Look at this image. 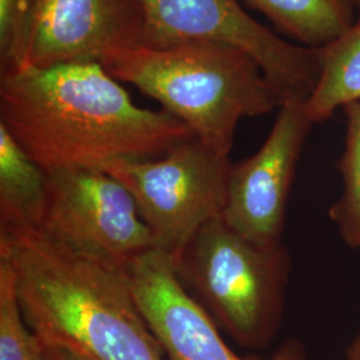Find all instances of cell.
Wrapping results in <instances>:
<instances>
[{
	"label": "cell",
	"mask_w": 360,
	"mask_h": 360,
	"mask_svg": "<svg viewBox=\"0 0 360 360\" xmlns=\"http://www.w3.org/2000/svg\"><path fill=\"white\" fill-rule=\"evenodd\" d=\"M0 123L47 174L159 158L193 138L166 110L138 107L95 62L0 74Z\"/></svg>",
	"instance_id": "1"
},
{
	"label": "cell",
	"mask_w": 360,
	"mask_h": 360,
	"mask_svg": "<svg viewBox=\"0 0 360 360\" xmlns=\"http://www.w3.org/2000/svg\"><path fill=\"white\" fill-rule=\"evenodd\" d=\"M0 260L11 269L27 324L44 345L90 360H168L126 271L77 254L27 221H0Z\"/></svg>",
	"instance_id": "2"
},
{
	"label": "cell",
	"mask_w": 360,
	"mask_h": 360,
	"mask_svg": "<svg viewBox=\"0 0 360 360\" xmlns=\"http://www.w3.org/2000/svg\"><path fill=\"white\" fill-rule=\"evenodd\" d=\"M176 116L193 136L229 156L240 119L264 115L282 102L247 52L215 40H187L165 49L138 46L101 63Z\"/></svg>",
	"instance_id": "3"
},
{
	"label": "cell",
	"mask_w": 360,
	"mask_h": 360,
	"mask_svg": "<svg viewBox=\"0 0 360 360\" xmlns=\"http://www.w3.org/2000/svg\"><path fill=\"white\" fill-rule=\"evenodd\" d=\"M174 267L190 295L238 343L260 348L270 342L291 269L282 243L257 245L219 215L193 235Z\"/></svg>",
	"instance_id": "4"
},
{
	"label": "cell",
	"mask_w": 360,
	"mask_h": 360,
	"mask_svg": "<svg viewBox=\"0 0 360 360\" xmlns=\"http://www.w3.org/2000/svg\"><path fill=\"white\" fill-rule=\"evenodd\" d=\"M231 165L193 136L163 156L116 160L103 169L132 195L154 250L174 262L202 226L221 215Z\"/></svg>",
	"instance_id": "5"
},
{
	"label": "cell",
	"mask_w": 360,
	"mask_h": 360,
	"mask_svg": "<svg viewBox=\"0 0 360 360\" xmlns=\"http://www.w3.org/2000/svg\"><path fill=\"white\" fill-rule=\"evenodd\" d=\"M143 44L165 49L187 40H215L251 55L282 104L307 99L321 75V49L285 41L242 8L239 0H143Z\"/></svg>",
	"instance_id": "6"
},
{
	"label": "cell",
	"mask_w": 360,
	"mask_h": 360,
	"mask_svg": "<svg viewBox=\"0 0 360 360\" xmlns=\"http://www.w3.org/2000/svg\"><path fill=\"white\" fill-rule=\"evenodd\" d=\"M37 226L52 240L120 270L154 250L132 195L104 169L50 172Z\"/></svg>",
	"instance_id": "7"
},
{
	"label": "cell",
	"mask_w": 360,
	"mask_h": 360,
	"mask_svg": "<svg viewBox=\"0 0 360 360\" xmlns=\"http://www.w3.org/2000/svg\"><path fill=\"white\" fill-rule=\"evenodd\" d=\"M306 101L284 102L257 154L230 167L221 215L235 231L257 245L281 243L296 165L314 124L304 108Z\"/></svg>",
	"instance_id": "8"
},
{
	"label": "cell",
	"mask_w": 360,
	"mask_h": 360,
	"mask_svg": "<svg viewBox=\"0 0 360 360\" xmlns=\"http://www.w3.org/2000/svg\"><path fill=\"white\" fill-rule=\"evenodd\" d=\"M144 32L143 0H39L26 65L102 63L142 46Z\"/></svg>",
	"instance_id": "9"
},
{
	"label": "cell",
	"mask_w": 360,
	"mask_h": 360,
	"mask_svg": "<svg viewBox=\"0 0 360 360\" xmlns=\"http://www.w3.org/2000/svg\"><path fill=\"white\" fill-rule=\"evenodd\" d=\"M143 316L168 360H257L235 354L219 333L218 324L180 283L174 262L153 250L126 270ZM302 360L294 346L271 359Z\"/></svg>",
	"instance_id": "10"
},
{
	"label": "cell",
	"mask_w": 360,
	"mask_h": 360,
	"mask_svg": "<svg viewBox=\"0 0 360 360\" xmlns=\"http://www.w3.org/2000/svg\"><path fill=\"white\" fill-rule=\"evenodd\" d=\"M287 37L307 49H323L355 23L352 0H245Z\"/></svg>",
	"instance_id": "11"
},
{
	"label": "cell",
	"mask_w": 360,
	"mask_h": 360,
	"mask_svg": "<svg viewBox=\"0 0 360 360\" xmlns=\"http://www.w3.org/2000/svg\"><path fill=\"white\" fill-rule=\"evenodd\" d=\"M360 101V18L331 44L321 49V75L304 108L312 123L336 108Z\"/></svg>",
	"instance_id": "12"
},
{
	"label": "cell",
	"mask_w": 360,
	"mask_h": 360,
	"mask_svg": "<svg viewBox=\"0 0 360 360\" xmlns=\"http://www.w3.org/2000/svg\"><path fill=\"white\" fill-rule=\"evenodd\" d=\"M49 174L0 123V221L38 224Z\"/></svg>",
	"instance_id": "13"
},
{
	"label": "cell",
	"mask_w": 360,
	"mask_h": 360,
	"mask_svg": "<svg viewBox=\"0 0 360 360\" xmlns=\"http://www.w3.org/2000/svg\"><path fill=\"white\" fill-rule=\"evenodd\" d=\"M347 116L346 151L340 169L343 193L331 208V218L339 227L345 242L360 247V101L345 107Z\"/></svg>",
	"instance_id": "14"
},
{
	"label": "cell",
	"mask_w": 360,
	"mask_h": 360,
	"mask_svg": "<svg viewBox=\"0 0 360 360\" xmlns=\"http://www.w3.org/2000/svg\"><path fill=\"white\" fill-rule=\"evenodd\" d=\"M44 343L27 324L13 272L0 260V360H43Z\"/></svg>",
	"instance_id": "15"
},
{
	"label": "cell",
	"mask_w": 360,
	"mask_h": 360,
	"mask_svg": "<svg viewBox=\"0 0 360 360\" xmlns=\"http://www.w3.org/2000/svg\"><path fill=\"white\" fill-rule=\"evenodd\" d=\"M39 0H0V74L26 65Z\"/></svg>",
	"instance_id": "16"
},
{
	"label": "cell",
	"mask_w": 360,
	"mask_h": 360,
	"mask_svg": "<svg viewBox=\"0 0 360 360\" xmlns=\"http://www.w3.org/2000/svg\"><path fill=\"white\" fill-rule=\"evenodd\" d=\"M43 360H90L70 348L44 345Z\"/></svg>",
	"instance_id": "17"
},
{
	"label": "cell",
	"mask_w": 360,
	"mask_h": 360,
	"mask_svg": "<svg viewBox=\"0 0 360 360\" xmlns=\"http://www.w3.org/2000/svg\"><path fill=\"white\" fill-rule=\"evenodd\" d=\"M348 360H360V331L351 347L348 348Z\"/></svg>",
	"instance_id": "18"
},
{
	"label": "cell",
	"mask_w": 360,
	"mask_h": 360,
	"mask_svg": "<svg viewBox=\"0 0 360 360\" xmlns=\"http://www.w3.org/2000/svg\"><path fill=\"white\" fill-rule=\"evenodd\" d=\"M354 3H355V6H356V8H359L360 10V0H352Z\"/></svg>",
	"instance_id": "19"
}]
</instances>
